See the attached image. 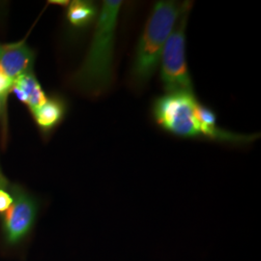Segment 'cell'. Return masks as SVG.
I'll use <instances>...</instances> for the list:
<instances>
[{
  "label": "cell",
  "mask_w": 261,
  "mask_h": 261,
  "mask_svg": "<svg viewBox=\"0 0 261 261\" xmlns=\"http://www.w3.org/2000/svg\"><path fill=\"white\" fill-rule=\"evenodd\" d=\"M121 0H105L97 18L93 39L73 83L84 93L99 96L108 90L113 77L115 33Z\"/></svg>",
  "instance_id": "1"
},
{
  "label": "cell",
  "mask_w": 261,
  "mask_h": 261,
  "mask_svg": "<svg viewBox=\"0 0 261 261\" xmlns=\"http://www.w3.org/2000/svg\"><path fill=\"white\" fill-rule=\"evenodd\" d=\"M183 3L162 0L155 3L137 44L130 68V83L138 88L148 84L160 65L161 56L183 10Z\"/></svg>",
  "instance_id": "2"
},
{
  "label": "cell",
  "mask_w": 261,
  "mask_h": 261,
  "mask_svg": "<svg viewBox=\"0 0 261 261\" xmlns=\"http://www.w3.org/2000/svg\"><path fill=\"white\" fill-rule=\"evenodd\" d=\"M14 202L0 217V252L6 256L20 254L28 246L37 223L40 203L23 187L11 185Z\"/></svg>",
  "instance_id": "3"
},
{
  "label": "cell",
  "mask_w": 261,
  "mask_h": 261,
  "mask_svg": "<svg viewBox=\"0 0 261 261\" xmlns=\"http://www.w3.org/2000/svg\"><path fill=\"white\" fill-rule=\"evenodd\" d=\"M192 2H184L177 22L161 56V81L167 93L194 92L186 58V28Z\"/></svg>",
  "instance_id": "4"
},
{
  "label": "cell",
  "mask_w": 261,
  "mask_h": 261,
  "mask_svg": "<svg viewBox=\"0 0 261 261\" xmlns=\"http://www.w3.org/2000/svg\"><path fill=\"white\" fill-rule=\"evenodd\" d=\"M195 93L170 92L155 99L152 115L159 127L179 138H201Z\"/></svg>",
  "instance_id": "5"
},
{
  "label": "cell",
  "mask_w": 261,
  "mask_h": 261,
  "mask_svg": "<svg viewBox=\"0 0 261 261\" xmlns=\"http://www.w3.org/2000/svg\"><path fill=\"white\" fill-rule=\"evenodd\" d=\"M34 56L24 42L0 45V73L14 82L31 71Z\"/></svg>",
  "instance_id": "6"
},
{
  "label": "cell",
  "mask_w": 261,
  "mask_h": 261,
  "mask_svg": "<svg viewBox=\"0 0 261 261\" xmlns=\"http://www.w3.org/2000/svg\"><path fill=\"white\" fill-rule=\"evenodd\" d=\"M11 90L22 103L28 105L31 112L36 111L47 101L46 94L31 71L18 76Z\"/></svg>",
  "instance_id": "7"
},
{
  "label": "cell",
  "mask_w": 261,
  "mask_h": 261,
  "mask_svg": "<svg viewBox=\"0 0 261 261\" xmlns=\"http://www.w3.org/2000/svg\"><path fill=\"white\" fill-rule=\"evenodd\" d=\"M99 12L96 5L90 1L75 0L69 4L67 19L76 28H84L90 25L98 18Z\"/></svg>",
  "instance_id": "8"
},
{
  "label": "cell",
  "mask_w": 261,
  "mask_h": 261,
  "mask_svg": "<svg viewBox=\"0 0 261 261\" xmlns=\"http://www.w3.org/2000/svg\"><path fill=\"white\" fill-rule=\"evenodd\" d=\"M33 115L38 125L44 130L55 128L62 120L65 112L64 103L57 99L47 100L42 107L34 111Z\"/></svg>",
  "instance_id": "9"
},
{
  "label": "cell",
  "mask_w": 261,
  "mask_h": 261,
  "mask_svg": "<svg viewBox=\"0 0 261 261\" xmlns=\"http://www.w3.org/2000/svg\"><path fill=\"white\" fill-rule=\"evenodd\" d=\"M13 202L14 197L11 193V187L8 190H0V217L9 210Z\"/></svg>",
  "instance_id": "10"
},
{
  "label": "cell",
  "mask_w": 261,
  "mask_h": 261,
  "mask_svg": "<svg viewBox=\"0 0 261 261\" xmlns=\"http://www.w3.org/2000/svg\"><path fill=\"white\" fill-rule=\"evenodd\" d=\"M13 84L14 82H12L7 76L0 73V99L11 90Z\"/></svg>",
  "instance_id": "11"
},
{
  "label": "cell",
  "mask_w": 261,
  "mask_h": 261,
  "mask_svg": "<svg viewBox=\"0 0 261 261\" xmlns=\"http://www.w3.org/2000/svg\"><path fill=\"white\" fill-rule=\"evenodd\" d=\"M0 107H1V101H0ZM11 185L9 184V181L7 180V178L4 176V174L1 171L0 168V190H8L10 189Z\"/></svg>",
  "instance_id": "12"
},
{
  "label": "cell",
  "mask_w": 261,
  "mask_h": 261,
  "mask_svg": "<svg viewBox=\"0 0 261 261\" xmlns=\"http://www.w3.org/2000/svg\"><path fill=\"white\" fill-rule=\"evenodd\" d=\"M50 3L59 4V5H66V4H68V1H57V0H55V1H50Z\"/></svg>",
  "instance_id": "13"
}]
</instances>
